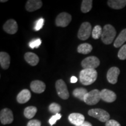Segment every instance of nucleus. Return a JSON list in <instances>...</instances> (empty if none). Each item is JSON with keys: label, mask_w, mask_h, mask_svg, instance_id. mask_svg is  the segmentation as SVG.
Returning a JSON list of instances; mask_svg holds the SVG:
<instances>
[{"label": "nucleus", "mask_w": 126, "mask_h": 126, "mask_svg": "<svg viewBox=\"0 0 126 126\" xmlns=\"http://www.w3.org/2000/svg\"><path fill=\"white\" fill-rule=\"evenodd\" d=\"M97 72L94 69H83L79 73V80L83 85H90L96 81Z\"/></svg>", "instance_id": "nucleus-1"}, {"label": "nucleus", "mask_w": 126, "mask_h": 126, "mask_svg": "<svg viewBox=\"0 0 126 126\" xmlns=\"http://www.w3.org/2000/svg\"><path fill=\"white\" fill-rule=\"evenodd\" d=\"M116 35V31L112 25L108 24L103 27L101 36L102 41L105 45H110Z\"/></svg>", "instance_id": "nucleus-2"}, {"label": "nucleus", "mask_w": 126, "mask_h": 126, "mask_svg": "<svg viewBox=\"0 0 126 126\" xmlns=\"http://www.w3.org/2000/svg\"><path fill=\"white\" fill-rule=\"evenodd\" d=\"M88 114L96 118L101 122H107L110 120V114L106 110L101 109H92L88 111Z\"/></svg>", "instance_id": "nucleus-3"}, {"label": "nucleus", "mask_w": 126, "mask_h": 126, "mask_svg": "<svg viewBox=\"0 0 126 126\" xmlns=\"http://www.w3.org/2000/svg\"><path fill=\"white\" fill-rule=\"evenodd\" d=\"M100 99V91L98 89H94L88 92L83 102L88 105H94L98 103Z\"/></svg>", "instance_id": "nucleus-4"}, {"label": "nucleus", "mask_w": 126, "mask_h": 126, "mask_svg": "<svg viewBox=\"0 0 126 126\" xmlns=\"http://www.w3.org/2000/svg\"><path fill=\"white\" fill-rule=\"evenodd\" d=\"M56 89L58 95L61 99L66 100L69 98L70 94L68 91L67 85L63 79H59L56 81Z\"/></svg>", "instance_id": "nucleus-5"}, {"label": "nucleus", "mask_w": 126, "mask_h": 126, "mask_svg": "<svg viewBox=\"0 0 126 126\" xmlns=\"http://www.w3.org/2000/svg\"><path fill=\"white\" fill-rule=\"evenodd\" d=\"M92 31V26L88 22H83L81 24L78 32V37L80 40H86L90 37Z\"/></svg>", "instance_id": "nucleus-6"}, {"label": "nucleus", "mask_w": 126, "mask_h": 126, "mask_svg": "<svg viewBox=\"0 0 126 126\" xmlns=\"http://www.w3.org/2000/svg\"><path fill=\"white\" fill-rule=\"evenodd\" d=\"M100 65V60L95 56L88 57L81 62V65L83 69H94Z\"/></svg>", "instance_id": "nucleus-7"}, {"label": "nucleus", "mask_w": 126, "mask_h": 126, "mask_svg": "<svg viewBox=\"0 0 126 126\" xmlns=\"http://www.w3.org/2000/svg\"><path fill=\"white\" fill-rule=\"evenodd\" d=\"M72 20L71 15L67 12H61L57 16L56 24L59 27L65 28L70 24Z\"/></svg>", "instance_id": "nucleus-8"}, {"label": "nucleus", "mask_w": 126, "mask_h": 126, "mask_svg": "<svg viewBox=\"0 0 126 126\" xmlns=\"http://www.w3.org/2000/svg\"><path fill=\"white\" fill-rule=\"evenodd\" d=\"M0 121L2 124H11L14 121L13 113L9 109L5 108L1 110Z\"/></svg>", "instance_id": "nucleus-9"}, {"label": "nucleus", "mask_w": 126, "mask_h": 126, "mask_svg": "<svg viewBox=\"0 0 126 126\" xmlns=\"http://www.w3.org/2000/svg\"><path fill=\"white\" fill-rule=\"evenodd\" d=\"M3 29L6 33L8 34H14L17 32L18 26L17 22L14 19H11L8 20L3 26Z\"/></svg>", "instance_id": "nucleus-10"}, {"label": "nucleus", "mask_w": 126, "mask_h": 126, "mask_svg": "<svg viewBox=\"0 0 126 126\" xmlns=\"http://www.w3.org/2000/svg\"><path fill=\"white\" fill-rule=\"evenodd\" d=\"M120 71L119 68L113 67L110 68L107 73V79L108 82L111 84H116L117 82L118 77L120 74Z\"/></svg>", "instance_id": "nucleus-11"}, {"label": "nucleus", "mask_w": 126, "mask_h": 126, "mask_svg": "<svg viewBox=\"0 0 126 126\" xmlns=\"http://www.w3.org/2000/svg\"><path fill=\"white\" fill-rule=\"evenodd\" d=\"M100 98L103 101L108 103H112L116 100L117 96L113 91L104 89L100 91Z\"/></svg>", "instance_id": "nucleus-12"}, {"label": "nucleus", "mask_w": 126, "mask_h": 126, "mask_svg": "<svg viewBox=\"0 0 126 126\" xmlns=\"http://www.w3.org/2000/svg\"><path fill=\"white\" fill-rule=\"evenodd\" d=\"M31 89L36 94H42L46 89V84L43 81L39 80L33 81L31 83Z\"/></svg>", "instance_id": "nucleus-13"}, {"label": "nucleus", "mask_w": 126, "mask_h": 126, "mask_svg": "<svg viewBox=\"0 0 126 126\" xmlns=\"http://www.w3.org/2000/svg\"><path fill=\"white\" fill-rule=\"evenodd\" d=\"M68 120L70 122L75 126L81 125L85 122V117L83 114L78 113H73L69 115Z\"/></svg>", "instance_id": "nucleus-14"}, {"label": "nucleus", "mask_w": 126, "mask_h": 126, "mask_svg": "<svg viewBox=\"0 0 126 126\" xmlns=\"http://www.w3.org/2000/svg\"><path fill=\"white\" fill-rule=\"evenodd\" d=\"M42 1L40 0H28L26 2L25 8L29 12H33L40 9L42 7Z\"/></svg>", "instance_id": "nucleus-15"}, {"label": "nucleus", "mask_w": 126, "mask_h": 126, "mask_svg": "<svg viewBox=\"0 0 126 126\" xmlns=\"http://www.w3.org/2000/svg\"><path fill=\"white\" fill-rule=\"evenodd\" d=\"M31 98V93L28 89H23L19 93L16 97L17 102L19 103L23 104L28 102Z\"/></svg>", "instance_id": "nucleus-16"}, {"label": "nucleus", "mask_w": 126, "mask_h": 126, "mask_svg": "<svg viewBox=\"0 0 126 126\" xmlns=\"http://www.w3.org/2000/svg\"><path fill=\"white\" fill-rule=\"evenodd\" d=\"M11 58L7 53L1 51L0 53V64L4 70H7L10 65Z\"/></svg>", "instance_id": "nucleus-17"}, {"label": "nucleus", "mask_w": 126, "mask_h": 126, "mask_svg": "<svg viewBox=\"0 0 126 126\" xmlns=\"http://www.w3.org/2000/svg\"><path fill=\"white\" fill-rule=\"evenodd\" d=\"M24 58L26 62L32 66H36L39 62V58L37 55L31 52L25 53Z\"/></svg>", "instance_id": "nucleus-18"}, {"label": "nucleus", "mask_w": 126, "mask_h": 126, "mask_svg": "<svg viewBox=\"0 0 126 126\" xmlns=\"http://www.w3.org/2000/svg\"><path fill=\"white\" fill-rule=\"evenodd\" d=\"M109 7L114 9H121L126 5V0H109Z\"/></svg>", "instance_id": "nucleus-19"}, {"label": "nucleus", "mask_w": 126, "mask_h": 126, "mask_svg": "<svg viewBox=\"0 0 126 126\" xmlns=\"http://www.w3.org/2000/svg\"><path fill=\"white\" fill-rule=\"evenodd\" d=\"M126 42V29H124L120 33L114 42V46L116 48L122 47Z\"/></svg>", "instance_id": "nucleus-20"}, {"label": "nucleus", "mask_w": 126, "mask_h": 126, "mask_svg": "<svg viewBox=\"0 0 126 126\" xmlns=\"http://www.w3.org/2000/svg\"><path fill=\"white\" fill-rule=\"evenodd\" d=\"M88 91L85 88H76L74 90L72 94L74 96L79 99L81 101H84L85 96L88 94Z\"/></svg>", "instance_id": "nucleus-21"}, {"label": "nucleus", "mask_w": 126, "mask_h": 126, "mask_svg": "<svg viewBox=\"0 0 126 126\" xmlns=\"http://www.w3.org/2000/svg\"><path fill=\"white\" fill-rule=\"evenodd\" d=\"M93 47L89 43H82L78 46L77 51L79 53L83 54H88L92 51Z\"/></svg>", "instance_id": "nucleus-22"}, {"label": "nucleus", "mask_w": 126, "mask_h": 126, "mask_svg": "<svg viewBox=\"0 0 126 126\" xmlns=\"http://www.w3.org/2000/svg\"><path fill=\"white\" fill-rule=\"evenodd\" d=\"M37 109L34 106H28L24 110V116L28 119H31L35 116Z\"/></svg>", "instance_id": "nucleus-23"}, {"label": "nucleus", "mask_w": 126, "mask_h": 126, "mask_svg": "<svg viewBox=\"0 0 126 126\" xmlns=\"http://www.w3.org/2000/svg\"><path fill=\"white\" fill-rule=\"evenodd\" d=\"M92 0H83L82 2L81 9L83 13H87L91 10L92 8Z\"/></svg>", "instance_id": "nucleus-24"}, {"label": "nucleus", "mask_w": 126, "mask_h": 126, "mask_svg": "<svg viewBox=\"0 0 126 126\" xmlns=\"http://www.w3.org/2000/svg\"><path fill=\"white\" fill-rule=\"evenodd\" d=\"M102 31L103 29H102L100 25H96L94 28L92 32V36L94 39H98L102 36Z\"/></svg>", "instance_id": "nucleus-25"}, {"label": "nucleus", "mask_w": 126, "mask_h": 126, "mask_svg": "<svg viewBox=\"0 0 126 126\" xmlns=\"http://www.w3.org/2000/svg\"><path fill=\"white\" fill-rule=\"evenodd\" d=\"M61 108L60 105H59L57 103H52L49 105L48 107V110L49 111L53 114H56L59 113L60 111H61Z\"/></svg>", "instance_id": "nucleus-26"}, {"label": "nucleus", "mask_w": 126, "mask_h": 126, "mask_svg": "<svg viewBox=\"0 0 126 126\" xmlns=\"http://www.w3.org/2000/svg\"><path fill=\"white\" fill-rule=\"evenodd\" d=\"M118 57L122 60L126 59V45H124L121 47L118 53Z\"/></svg>", "instance_id": "nucleus-27"}, {"label": "nucleus", "mask_w": 126, "mask_h": 126, "mask_svg": "<svg viewBox=\"0 0 126 126\" xmlns=\"http://www.w3.org/2000/svg\"><path fill=\"white\" fill-rule=\"evenodd\" d=\"M61 118V114H60V113H58V114L53 115V116H51V118L49 119V121H48L50 126H52L54 125V124H56L57 121L59 120Z\"/></svg>", "instance_id": "nucleus-28"}, {"label": "nucleus", "mask_w": 126, "mask_h": 126, "mask_svg": "<svg viewBox=\"0 0 126 126\" xmlns=\"http://www.w3.org/2000/svg\"><path fill=\"white\" fill-rule=\"evenodd\" d=\"M41 43H42V40L40 39H37L36 40H33L31 41L29 43V46L32 48H38L40 46Z\"/></svg>", "instance_id": "nucleus-29"}, {"label": "nucleus", "mask_w": 126, "mask_h": 126, "mask_svg": "<svg viewBox=\"0 0 126 126\" xmlns=\"http://www.w3.org/2000/svg\"><path fill=\"white\" fill-rule=\"evenodd\" d=\"M44 21H45V20H44L43 18H40L37 20V22L36 23L35 27H34V30H35L36 31H38L43 28Z\"/></svg>", "instance_id": "nucleus-30"}, {"label": "nucleus", "mask_w": 126, "mask_h": 126, "mask_svg": "<svg viewBox=\"0 0 126 126\" xmlns=\"http://www.w3.org/2000/svg\"><path fill=\"white\" fill-rule=\"evenodd\" d=\"M27 126H41V122L38 120H31L28 123Z\"/></svg>", "instance_id": "nucleus-31"}, {"label": "nucleus", "mask_w": 126, "mask_h": 126, "mask_svg": "<svg viewBox=\"0 0 126 126\" xmlns=\"http://www.w3.org/2000/svg\"><path fill=\"white\" fill-rule=\"evenodd\" d=\"M106 126H121L120 124L114 120H109L106 123Z\"/></svg>", "instance_id": "nucleus-32"}, {"label": "nucleus", "mask_w": 126, "mask_h": 126, "mask_svg": "<svg viewBox=\"0 0 126 126\" xmlns=\"http://www.w3.org/2000/svg\"><path fill=\"white\" fill-rule=\"evenodd\" d=\"M77 126H92V125L89 122H84L82 124H81V125Z\"/></svg>", "instance_id": "nucleus-33"}, {"label": "nucleus", "mask_w": 126, "mask_h": 126, "mask_svg": "<svg viewBox=\"0 0 126 126\" xmlns=\"http://www.w3.org/2000/svg\"><path fill=\"white\" fill-rule=\"evenodd\" d=\"M70 81L71 83H75L77 82V81H78V78H77V77H75V76H72L71 77V78Z\"/></svg>", "instance_id": "nucleus-34"}, {"label": "nucleus", "mask_w": 126, "mask_h": 126, "mask_svg": "<svg viewBox=\"0 0 126 126\" xmlns=\"http://www.w3.org/2000/svg\"><path fill=\"white\" fill-rule=\"evenodd\" d=\"M7 0H1V2H7Z\"/></svg>", "instance_id": "nucleus-35"}]
</instances>
